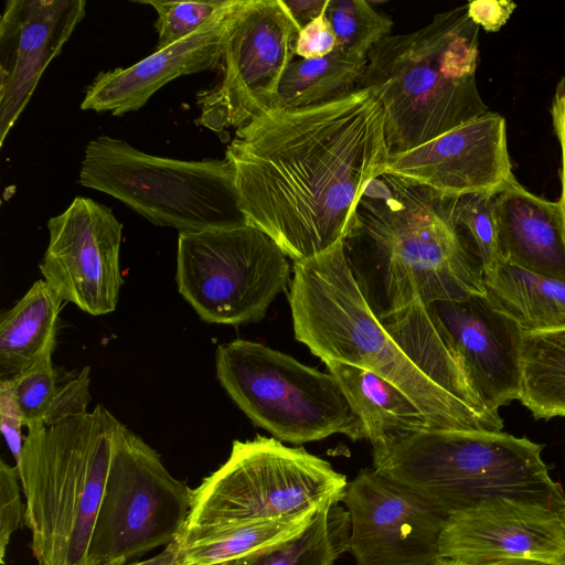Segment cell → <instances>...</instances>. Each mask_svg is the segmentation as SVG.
<instances>
[{"label":"cell","instance_id":"1","mask_svg":"<svg viewBox=\"0 0 565 565\" xmlns=\"http://www.w3.org/2000/svg\"><path fill=\"white\" fill-rule=\"evenodd\" d=\"M231 160L246 223L294 262L344 239L356 205L390 157L377 90L319 105L269 109L235 130Z\"/></svg>","mask_w":565,"mask_h":565},{"label":"cell","instance_id":"2","mask_svg":"<svg viewBox=\"0 0 565 565\" xmlns=\"http://www.w3.org/2000/svg\"><path fill=\"white\" fill-rule=\"evenodd\" d=\"M294 333L322 362L367 370L404 392L434 428L501 431L470 387L426 306L380 321L348 265L343 241L294 262Z\"/></svg>","mask_w":565,"mask_h":565},{"label":"cell","instance_id":"3","mask_svg":"<svg viewBox=\"0 0 565 565\" xmlns=\"http://www.w3.org/2000/svg\"><path fill=\"white\" fill-rule=\"evenodd\" d=\"M454 199L387 172L366 185L343 248L380 321L417 305L487 295L481 265L454 222Z\"/></svg>","mask_w":565,"mask_h":565},{"label":"cell","instance_id":"4","mask_svg":"<svg viewBox=\"0 0 565 565\" xmlns=\"http://www.w3.org/2000/svg\"><path fill=\"white\" fill-rule=\"evenodd\" d=\"M479 29L463 4L416 31L388 35L371 50L356 88L380 95L390 156L490 111L476 79Z\"/></svg>","mask_w":565,"mask_h":565},{"label":"cell","instance_id":"5","mask_svg":"<svg viewBox=\"0 0 565 565\" xmlns=\"http://www.w3.org/2000/svg\"><path fill=\"white\" fill-rule=\"evenodd\" d=\"M371 444L374 469L448 516L498 500L565 510V493L542 459L543 446L525 437L427 428Z\"/></svg>","mask_w":565,"mask_h":565},{"label":"cell","instance_id":"6","mask_svg":"<svg viewBox=\"0 0 565 565\" xmlns=\"http://www.w3.org/2000/svg\"><path fill=\"white\" fill-rule=\"evenodd\" d=\"M121 423L104 406L26 427L19 470L24 525L38 565H88V550Z\"/></svg>","mask_w":565,"mask_h":565},{"label":"cell","instance_id":"7","mask_svg":"<svg viewBox=\"0 0 565 565\" xmlns=\"http://www.w3.org/2000/svg\"><path fill=\"white\" fill-rule=\"evenodd\" d=\"M347 477L303 447L257 435L234 440L227 460L192 489L178 546L237 525L285 519L341 500Z\"/></svg>","mask_w":565,"mask_h":565},{"label":"cell","instance_id":"8","mask_svg":"<svg viewBox=\"0 0 565 565\" xmlns=\"http://www.w3.org/2000/svg\"><path fill=\"white\" fill-rule=\"evenodd\" d=\"M79 183L179 233L246 223L238 206L234 168L226 156L200 161L170 159L100 135L85 148Z\"/></svg>","mask_w":565,"mask_h":565},{"label":"cell","instance_id":"9","mask_svg":"<svg viewBox=\"0 0 565 565\" xmlns=\"http://www.w3.org/2000/svg\"><path fill=\"white\" fill-rule=\"evenodd\" d=\"M215 370L237 407L279 441L301 445L334 434L367 439L362 420L330 373L242 339L217 347Z\"/></svg>","mask_w":565,"mask_h":565},{"label":"cell","instance_id":"10","mask_svg":"<svg viewBox=\"0 0 565 565\" xmlns=\"http://www.w3.org/2000/svg\"><path fill=\"white\" fill-rule=\"evenodd\" d=\"M175 281L203 321L227 326L262 320L291 282L288 256L248 223L179 233Z\"/></svg>","mask_w":565,"mask_h":565},{"label":"cell","instance_id":"11","mask_svg":"<svg viewBox=\"0 0 565 565\" xmlns=\"http://www.w3.org/2000/svg\"><path fill=\"white\" fill-rule=\"evenodd\" d=\"M192 489L160 455L120 425L88 550V565H122L178 541Z\"/></svg>","mask_w":565,"mask_h":565},{"label":"cell","instance_id":"12","mask_svg":"<svg viewBox=\"0 0 565 565\" xmlns=\"http://www.w3.org/2000/svg\"><path fill=\"white\" fill-rule=\"evenodd\" d=\"M299 28L280 0H234L217 84L198 93L199 121L222 134L271 109Z\"/></svg>","mask_w":565,"mask_h":565},{"label":"cell","instance_id":"13","mask_svg":"<svg viewBox=\"0 0 565 565\" xmlns=\"http://www.w3.org/2000/svg\"><path fill=\"white\" fill-rule=\"evenodd\" d=\"M340 503L350 518L347 553L355 565H436L449 516L374 468L347 483Z\"/></svg>","mask_w":565,"mask_h":565},{"label":"cell","instance_id":"14","mask_svg":"<svg viewBox=\"0 0 565 565\" xmlns=\"http://www.w3.org/2000/svg\"><path fill=\"white\" fill-rule=\"evenodd\" d=\"M49 245L39 268L62 301L92 316L113 312L124 284L122 224L110 207L77 196L47 222Z\"/></svg>","mask_w":565,"mask_h":565},{"label":"cell","instance_id":"15","mask_svg":"<svg viewBox=\"0 0 565 565\" xmlns=\"http://www.w3.org/2000/svg\"><path fill=\"white\" fill-rule=\"evenodd\" d=\"M439 332L483 405L499 414L519 398L523 331L487 296L427 307Z\"/></svg>","mask_w":565,"mask_h":565},{"label":"cell","instance_id":"16","mask_svg":"<svg viewBox=\"0 0 565 565\" xmlns=\"http://www.w3.org/2000/svg\"><path fill=\"white\" fill-rule=\"evenodd\" d=\"M383 172L454 198L495 193L514 178L505 119L490 110L416 149L390 156Z\"/></svg>","mask_w":565,"mask_h":565},{"label":"cell","instance_id":"17","mask_svg":"<svg viewBox=\"0 0 565 565\" xmlns=\"http://www.w3.org/2000/svg\"><path fill=\"white\" fill-rule=\"evenodd\" d=\"M439 553L443 559L467 565L510 558L557 562L565 553L563 516L518 501L484 503L449 516Z\"/></svg>","mask_w":565,"mask_h":565},{"label":"cell","instance_id":"18","mask_svg":"<svg viewBox=\"0 0 565 565\" xmlns=\"http://www.w3.org/2000/svg\"><path fill=\"white\" fill-rule=\"evenodd\" d=\"M84 0H7L0 20V146L49 63L85 15Z\"/></svg>","mask_w":565,"mask_h":565},{"label":"cell","instance_id":"19","mask_svg":"<svg viewBox=\"0 0 565 565\" xmlns=\"http://www.w3.org/2000/svg\"><path fill=\"white\" fill-rule=\"evenodd\" d=\"M234 0H225L205 24L183 40L128 67L100 72L86 88L81 109L121 116L145 106L158 89L179 76L217 68Z\"/></svg>","mask_w":565,"mask_h":565},{"label":"cell","instance_id":"20","mask_svg":"<svg viewBox=\"0 0 565 565\" xmlns=\"http://www.w3.org/2000/svg\"><path fill=\"white\" fill-rule=\"evenodd\" d=\"M504 260L565 281V234L559 205L512 178L494 194Z\"/></svg>","mask_w":565,"mask_h":565},{"label":"cell","instance_id":"21","mask_svg":"<svg viewBox=\"0 0 565 565\" xmlns=\"http://www.w3.org/2000/svg\"><path fill=\"white\" fill-rule=\"evenodd\" d=\"M62 302L53 289L39 279L1 315V379H11L54 352Z\"/></svg>","mask_w":565,"mask_h":565},{"label":"cell","instance_id":"22","mask_svg":"<svg viewBox=\"0 0 565 565\" xmlns=\"http://www.w3.org/2000/svg\"><path fill=\"white\" fill-rule=\"evenodd\" d=\"M323 363L362 420L371 443L396 433L434 428L420 408L383 377L338 361Z\"/></svg>","mask_w":565,"mask_h":565},{"label":"cell","instance_id":"23","mask_svg":"<svg viewBox=\"0 0 565 565\" xmlns=\"http://www.w3.org/2000/svg\"><path fill=\"white\" fill-rule=\"evenodd\" d=\"M483 279L488 299L523 333L565 327V281L508 260Z\"/></svg>","mask_w":565,"mask_h":565},{"label":"cell","instance_id":"24","mask_svg":"<svg viewBox=\"0 0 565 565\" xmlns=\"http://www.w3.org/2000/svg\"><path fill=\"white\" fill-rule=\"evenodd\" d=\"M53 352L11 377L25 427L51 426L88 412L89 366L72 374L54 365Z\"/></svg>","mask_w":565,"mask_h":565},{"label":"cell","instance_id":"25","mask_svg":"<svg viewBox=\"0 0 565 565\" xmlns=\"http://www.w3.org/2000/svg\"><path fill=\"white\" fill-rule=\"evenodd\" d=\"M349 535V513L331 500L300 532L225 565H334L347 553Z\"/></svg>","mask_w":565,"mask_h":565},{"label":"cell","instance_id":"26","mask_svg":"<svg viewBox=\"0 0 565 565\" xmlns=\"http://www.w3.org/2000/svg\"><path fill=\"white\" fill-rule=\"evenodd\" d=\"M518 399L534 418L565 416V327L523 333Z\"/></svg>","mask_w":565,"mask_h":565},{"label":"cell","instance_id":"27","mask_svg":"<svg viewBox=\"0 0 565 565\" xmlns=\"http://www.w3.org/2000/svg\"><path fill=\"white\" fill-rule=\"evenodd\" d=\"M366 61L335 47L316 58H296L286 68L271 109H298L327 103L356 88Z\"/></svg>","mask_w":565,"mask_h":565},{"label":"cell","instance_id":"28","mask_svg":"<svg viewBox=\"0 0 565 565\" xmlns=\"http://www.w3.org/2000/svg\"><path fill=\"white\" fill-rule=\"evenodd\" d=\"M316 512L317 510L285 519L246 523L209 534L178 546V565L228 564L295 535L309 524Z\"/></svg>","mask_w":565,"mask_h":565},{"label":"cell","instance_id":"29","mask_svg":"<svg viewBox=\"0 0 565 565\" xmlns=\"http://www.w3.org/2000/svg\"><path fill=\"white\" fill-rule=\"evenodd\" d=\"M324 15L335 35L337 49L363 61L393 26L388 15L363 0H329Z\"/></svg>","mask_w":565,"mask_h":565},{"label":"cell","instance_id":"30","mask_svg":"<svg viewBox=\"0 0 565 565\" xmlns=\"http://www.w3.org/2000/svg\"><path fill=\"white\" fill-rule=\"evenodd\" d=\"M495 193L458 196L452 202V218L478 258L483 276L504 260L494 206Z\"/></svg>","mask_w":565,"mask_h":565},{"label":"cell","instance_id":"31","mask_svg":"<svg viewBox=\"0 0 565 565\" xmlns=\"http://www.w3.org/2000/svg\"><path fill=\"white\" fill-rule=\"evenodd\" d=\"M134 2L151 6L156 10L154 29L158 33L156 49L161 50L198 31L225 3V0H140Z\"/></svg>","mask_w":565,"mask_h":565},{"label":"cell","instance_id":"32","mask_svg":"<svg viewBox=\"0 0 565 565\" xmlns=\"http://www.w3.org/2000/svg\"><path fill=\"white\" fill-rule=\"evenodd\" d=\"M17 466L0 460V562L6 563L7 548L13 533L24 523L25 505Z\"/></svg>","mask_w":565,"mask_h":565},{"label":"cell","instance_id":"33","mask_svg":"<svg viewBox=\"0 0 565 565\" xmlns=\"http://www.w3.org/2000/svg\"><path fill=\"white\" fill-rule=\"evenodd\" d=\"M22 427H25L24 416L15 398L11 379L0 381V428L7 446L19 465L22 456L24 437Z\"/></svg>","mask_w":565,"mask_h":565},{"label":"cell","instance_id":"34","mask_svg":"<svg viewBox=\"0 0 565 565\" xmlns=\"http://www.w3.org/2000/svg\"><path fill=\"white\" fill-rule=\"evenodd\" d=\"M335 47V35L323 13L300 30L296 54L301 58L316 60L330 54Z\"/></svg>","mask_w":565,"mask_h":565},{"label":"cell","instance_id":"35","mask_svg":"<svg viewBox=\"0 0 565 565\" xmlns=\"http://www.w3.org/2000/svg\"><path fill=\"white\" fill-rule=\"evenodd\" d=\"M470 19L488 32L499 31L514 12L516 4L508 0H475L467 3Z\"/></svg>","mask_w":565,"mask_h":565},{"label":"cell","instance_id":"36","mask_svg":"<svg viewBox=\"0 0 565 565\" xmlns=\"http://www.w3.org/2000/svg\"><path fill=\"white\" fill-rule=\"evenodd\" d=\"M554 132L557 137L561 149V195L557 201L559 205L562 223L565 234V78L557 86L551 107Z\"/></svg>","mask_w":565,"mask_h":565},{"label":"cell","instance_id":"37","mask_svg":"<svg viewBox=\"0 0 565 565\" xmlns=\"http://www.w3.org/2000/svg\"><path fill=\"white\" fill-rule=\"evenodd\" d=\"M329 0H280L299 30L324 13Z\"/></svg>","mask_w":565,"mask_h":565},{"label":"cell","instance_id":"38","mask_svg":"<svg viewBox=\"0 0 565 565\" xmlns=\"http://www.w3.org/2000/svg\"><path fill=\"white\" fill-rule=\"evenodd\" d=\"M178 544L177 541L164 546V548L157 555L138 562H132L122 565H178Z\"/></svg>","mask_w":565,"mask_h":565},{"label":"cell","instance_id":"39","mask_svg":"<svg viewBox=\"0 0 565 565\" xmlns=\"http://www.w3.org/2000/svg\"><path fill=\"white\" fill-rule=\"evenodd\" d=\"M436 565H467L459 564L447 559H440ZM480 565H564L559 562H545L537 559H529V558H510V559H501L495 562H490Z\"/></svg>","mask_w":565,"mask_h":565},{"label":"cell","instance_id":"40","mask_svg":"<svg viewBox=\"0 0 565 565\" xmlns=\"http://www.w3.org/2000/svg\"><path fill=\"white\" fill-rule=\"evenodd\" d=\"M557 562L565 565V553L559 557V559Z\"/></svg>","mask_w":565,"mask_h":565},{"label":"cell","instance_id":"41","mask_svg":"<svg viewBox=\"0 0 565 565\" xmlns=\"http://www.w3.org/2000/svg\"><path fill=\"white\" fill-rule=\"evenodd\" d=\"M562 516H563V522H564V526H565V510L563 511Z\"/></svg>","mask_w":565,"mask_h":565}]
</instances>
